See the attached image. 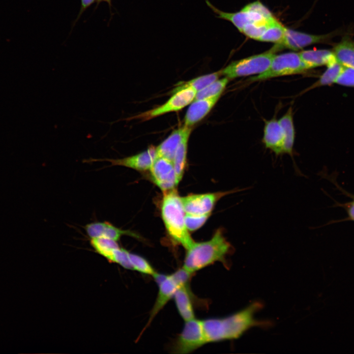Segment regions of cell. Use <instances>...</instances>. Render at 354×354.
I'll use <instances>...</instances> for the list:
<instances>
[{
  "label": "cell",
  "instance_id": "836d02e7",
  "mask_svg": "<svg viewBox=\"0 0 354 354\" xmlns=\"http://www.w3.org/2000/svg\"><path fill=\"white\" fill-rule=\"evenodd\" d=\"M344 206L346 209L349 219L354 221V200Z\"/></svg>",
  "mask_w": 354,
  "mask_h": 354
},
{
  "label": "cell",
  "instance_id": "ac0fdd59",
  "mask_svg": "<svg viewBox=\"0 0 354 354\" xmlns=\"http://www.w3.org/2000/svg\"><path fill=\"white\" fill-rule=\"evenodd\" d=\"M332 51L336 60L344 66L354 68V40L349 34L334 45Z\"/></svg>",
  "mask_w": 354,
  "mask_h": 354
},
{
  "label": "cell",
  "instance_id": "484cf974",
  "mask_svg": "<svg viewBox=\"0 0 354 354\" xmlns=\"http://www.w3.org/2000/svg\"><path fill=\"white\" fill-rule=\"evenodd\" d=\"M286 29V28L274 17L265 32L258 40L279 43L282 40Z\"/></svg>",
  "mask_w": 354,
  "mask_h": 354
},
{
  "label": "cell",
  "instance_id": "9c48e42d",
  "mask_svg": "<svg viewBox=\"0 0 354 354\" xmlns=\"http://www.w3.org/2000/svg\"><path fill=\"white\" fill-rule=\"evenodd\" d=\"M197 91L193 88H187L172 94L164 104L142 114L127 118L149 119L167 113L179 111L193 101Z\"/></svg>",
  "mask_w": 354,
  "mask_h": 354
},
{
  "label": "cell",
  "instance_id": "d590c367",
  "mask_svg": "<svg viewBox=\"0 0 354 354\" xmlns=\"http://www.w3.org/2000/svg\"><path fill=\"white\" fill-rule=\"evenodd\" d=\"M352 198H353V200H354V196H353V197H352Z\"/></svg>",
  "mask_w": 354,
  "mask_h": 354
},
{
  "label": "cell",
  "instance_id": "d4e9b609",
  "mask_svg": "<svg viewBox=\"0 0 354 354\" xmlns=\"http://www.w3.org/2000/svg\"><path fill=\"white\" fill-rule=\"evenodd\" d=\"M90 244L96 252L109 261L114 251L119 247L117 241L104 237L91 238Z\"/></svg>",
  "mask_w": 354,
  "mask_h": 354
},
{
  "label": "cell",
  "instance_id": "e0dca14e",
  "mask_svg": "<svg viewBox=\"0 0 354 354\" xmlns=\"http://www.w3.org/2000/svg\"><path fill=\"white\" fill-rule=\"evenodd\" d=\"M298 54L306 70L322 65H327L336 59L332 50H309L303 51Z\"/></svg>",
  "mask_w": 354,
  "mask_h": 354
},
{
  "label": "cell",
  "instance_id": "e575fe53",
  "mask_svg": "<svg viewBox=\"0 0 354 354\" xmlns=\"http://www.w3.org/2000/svg\"><path fill=\"white\" fill-rule=\"evenodd\" d=\"M96 7L102 2H107L108 5L110 9L111 12V9H112V0H96Z\"/></svg>",
  "mask_w": 354,
  "mask_h": 354
},
{
  "label": "cell",
  "instance_id": "2e32d148",
  "mask_svg": "<svg viewBox=\"0 0 354 354\" xmlns=\"http://www.w3.org/2000/svg\"><path fill=\"white\" fill-rule=\"evenodd\" d=\"M191 127L183 125L174 130L171 134L157 147L156 152L157 157H163L173 162L177 149L183 136Z\"/></svg>",
  "mask_w": 354,
  "mask_h": 354
},
{
  "label": "cell",
  "instance_id": "8fae6325",
  "mask_svg": "<svg viewBox=\"0 0 354 354\" xmlns=\"http://www.w3.org/2000/svg\"><path fill=\"white\" fill-rule=\"evenodd\" d=\"M149 170L151 180L163 192L176 188L177 183L173 162L157 157Z\"/></svg>",
  "mask_w": 354,
  "mask_h": 354
},
{
  "label": "cell",
  "instance_id": "52a82bcc",
  "mask_svg": "<svg viewBox=\"0 0 354 354\" xmlns=\"http://www.w3.org/2000/svg\"><path fill=\"white\" fill-rule=\"evenodd\" d=\"M251 187L236 188L230 190L200 194H189L181 197L185 212L202 215L211 213L217 202L224 196L246 190Z\"/></svg>",
  "mask_w": 354,
  "mask_h": 354
},
{
  "label": "cell",
  "instance_id": "3957f363",
  "mask_svg": "<svg viewBox=\"0 0 354 354\" xmlns=\"http://www.w3.org/2000/svg\"><path fill=\"white\" fill-rule=\"evenodd\" d=\"M161 216L171 238L186 250L194 241L185 223V211L176 188L164 192L161 207Z\"/></svg>",
  "mask_w": 354,
  "mask_h": 354
},
{
  "label": "cell",
  "instance_id": "f546056e",
  "mask_svg": "<svg viewBox=\"0 0 354 354\" xmlns=\"http://www.w3.org/2000/svg\"><path fill=\"white\" fill-rule=\"evenodd\" d=\"M211 213L195 215L186 213L184 220L187 230L190 231H194L200 228L206 221Z\"/></svg>",
  "mask_w": 354,
  "mask_h": 354
},
{
  "label": "cell",
  "instance_id": "9a60e30c",
  "mask_svg": "<svg viewBox=\"0 0 354 354\" xmlns=\"http://www.w3.org/2000/svg\"><path fill=\"white\" fill-rule=\"evenodd\" d=\"M263 142L266 148L276 155L283 154L284 135L278 120L273 118L265 122Z\"/></svg>",
  "mask_w": 354,
  "mask_h": 354
},
{
  "label": "cell",
  "instance_id": "d6986e66",
  "mask_svg": "<svg viewBox=\"0 0 354 354\" xmlns=\"http://www.w3.org/2000/svg\"><path fill=\"white\" fill-rule=\"evenodd\" d=\"M173 298L179 315L185 321L195 318L192 298L187 284L179 286Z\"/></svg>",
  "mask_w": 354,
  "mask_h": 354
},
{
  "label": "cell",
  "instance_id": "8992f818",
  "mask_svg": "<svg viewBox=\"0 0 354 354\" xmlns=\"http://www.w3.org/2000/svg\"><path fill=\"white\" fill-rule=\"evenodd\" d=\"M207 343L202 320L195 318L185 321L183 329L174 342L172 352L175 354H189Z\"/></svg>",
  "mask_w": 354,
  "mask_h": 354
},
{
  "label": "cell",
  "instance_id": "7c38bea8",
  "mask_svg": "<svg viewBox=\"0 0 354 354\" xmlns=\"http://www.w3.org/2000/svg\"><path fill=\"white\" fill-rule=\"evenodd\" d=\"M156 147L150 146L146 150L122 158L90 159L87 162L107 161L112 166H121L138 171L149 170L157 158Z\"/></svg>",
  "mask_w": 354,
  "mask_h": 354
},
{
  "label": "cell",
  "instance_id": "4dcf8cb0",
  "mask_svg": "<svg viewBox=\"0 0 354 354\" xmlns=\"http://www.w3.org/2000/svg\"><path fill=\"white\" fill-rule=\"evenodd\" d=\"M109 261L117 263L126 269L133 270L129 258V252L123 248L119 247L116 249Z\"/></svg>",
  "mask_w": 354,
  "mask_h": 354
},
{
  "label": "cell",
  "instance_id": "30bf717a",
  "mask_svg": "<svg viewBox=\"0 0 354 354\" xmlns=\"http://www.w3.org/2000/svg\"><path fill=\"white\" fill-rule=\"evenodd\" d=\"M152 277L158 283L159 290L157 298L149 313L148 320L145 329L149 326L155 317L168 302L173 298L175 292L180 286L173 273L170 275H162L156 272Z\"/></svg>",
  "mask_w": 354,
  "mask_h": 354
},
{
  "label": "cell",
  "instance_id": "d6a6232c",
  "mask_svg": "<svg viewBox=\"0 0 354 354\" xmlns=\"http://www.w3.org/2000/svg\"><path fill=\"white\" fill-rule=\"evenodd\" d=\"M241 10L245 11L257 13L267 19L273 17L270 11L259 1L246 5Z\"/></svg>",
  "mask_w": 354,
  "mask_h": 354
},
{
  "label": "cell",
  "instance_id": "7402d4cb",
  "mask_svg": "<svg viewBox=\"0 0 354 354\" xmlns=\"http://www.w3.org/2000/svg\"><path fill=\"white\" fill-rule=\"evenodd\" d=\"M191 130H189L183 136L174 156L173 164L177 184L183 177L186 166L187 145Z\"/></svg>",
  "mask_w": 354,
  "mask_h": 354
},
{
  "label": "cell",
  "instance_id": "f1b7e54d",
  "mask_svg": "<svg viewBox=\"0 0 354 354\" xmlns=\"http://www.w3.org/2000/svg\"><path fill=\"white\" fill-rule=\"evenodd\" d=\"M129 258L133 270L152 276L156 273L149 262L143 257L129 252Z\"/></svg>",
  "mask_w": 354,
  "mask_h": 354
},
{
  "label": "cell",
  "instance_id": "603a6c76",
  "mask_svg": "<svg viewBox=\"0 0 354 354\" xmlns=\"http://www.w3.org/2000/svg\"><path fill=\"white\" fill-rule=\"evenodd\" d=\"M221 75V70L212 73L199 76L186 82H181L176 84V87L172 90V94L187 88H193L199 91L211 83L218 79Z\"/></svg>",
  "mask_w": 354,
  "mask_h": 354
},
{
  "label": "cell",
  "instance_id": "5bb4252c",
  "mask_svg": "<svg viewBox=\"0 0 354 354\" xmlns=\"http://www.w3.org/2000/svg\"><path fill=\"white\" fill-rule=\"evenodd\" d=\"M221 94L193 101L186 113L184 125L191 127L201 120L215 105Z\"/></svg>",
  "mask_w": 354,
  "mask_h": 354
},
{
  "label": "cell",
  "instance_id": "5b68a950",
  "mask_svg": "<svg viewBox=\"0 0 354 354\" xmlns=\"http://www.w3.org/2000/svg\"><path fill=\"white\" fill-rule=\"evenodd\" d=\"M306 70L298 53H286L275 55L266 71L250 78L249 80L251 81L265 80L278 76L298 74Z\"/></svg>",
  "mask_w": 354,
  "mask_h": 354
},
{
  "label": "cell",
  "instance_id": "277c9868",
  "mask_svg": "<svg viewBox=\"0 0 354 354\" xmlns=\"http://www.w3.org/2000/svg\"><path fill=\"white\" fill-rule=\"evenodd\" d=\"M275 54L272 50L233 61L221 70L229 79L261 74L269 67Z\"/></svg>",
  "mask_w": 354,
  "mask_h": 354
},
{
  "label": "cell",
  "instance_id": "6da1fadb",
  "mask_svg": "<svg viewBox=\"0 0 354 354\" xmlns=\"http://www.w3.org/2000/svg\"><path fill=\"white\" fill-rule=\"evenodd\" d=\"M261 307L260 303L255 302L226 317L202 320L207 343L239 338L247 330L259 323L255 319L254 315Z\"/></svg>",
  "mask_w": 354,
  "mask_h": 354
},
{
  "label": "cell",
  "instance_id": "ffe728a7",
  "mask_svg": "<svg viewBox=\"0 0 354 354\" xmlns=\"http://www.w3.org/2000/svg\"><path fill=\"white\" fill-rule=\"evenodd\" d=\"M207 5L217 16V17L228 20L233 24L240 31L247 24L253 22L252 14L250 12L241 10L235 13H229L222 11L208 0H206Z\"/></svg>",
  "mask_w": 354,
  "mask_h": 354
},
{
  "label": "cell",
  "instance_id": "44dd1931",
  "mask_svg": "<svg viewBox=\"0 0 354 354\" xmlns=\"http://www.w3.org/2000/svg\"><path fill=\"white\" fill-rule=\"evenodd\" d=\"M278 121L282 129L284 135L283 154H288L292 156L295 132L291 107Z\"/></svg>",
  "mask_w": 354,
  "mask_h": 354
},
{
  "label": "cell",
  "instance_id": "1f68e13d",
  "mask_svg": "<svg viewBox=\"0 0 354 354\" xmlns=\"http://www.w3.org/2000/svg\"><path fill=\"white\" fill-rule=\"evenodd\" d=\"M335 84L347 87H354V68L344 66Z\"/></svg>",
  "mask_w": 354,
  "mask_h": 354
},
{
  "label": "cell",
  "instance_id": "ba28073f",
  "mask_svg": "<svg viewBox=\"0 0 354 354\" xmlns=\"http://www.w3.org/2000/svg\"><path fill=\"white\" fill-rule=\"evenodd\" d=\"M343 32L339 30L323 35H313L287 29L282 40L271 49L273 52L281 48L298 50L307 46L320 43H329L332 39Z\"/></svg>",
  "mask_w": 354,
  "mask_h": 354
},
{
  "label": "cell",
  "instance_id": "cb8c5ba5",
  "mask_svg": "<svg viewBox=\"0 0 354 354\" xmlns=\"http://www.w3.org/2000/svg\"><path fill=\"white\" fill-rule=\"evenodd\" d=\"M327 68L319 79L310 88L318 87L330 85L335 83L340 74L343 66L335 59L327 65Z\"/></svg>",
  "mask_w": 354,
  "mask_h": 354
},
{
  "label": "cell",
  "instance_id": "83f0119b",
  "mask_svg": "<svg viewBox=\"0 0 354 354\" xmlns=\"http://www.w3.org/2000/svg\"><path fill=\"white\" fill-rule=\"evenodd\" d=\"M274 18L261 22H252L245 25L240 31L248 37L258 40L266 30L270 21Z\"/></svg>",
  "mask_w": 354,
  "mask_h": 354
},
{
  "label": "cell",
  "instance_id": "7a4b0ae2",
  "mask_svg": "<svg viewBox=\"0 0 354 354\" xmlns=\"http://www.w3.org/2000/svg\"><path fill=\"white\" fill-rule=\"evenodd\" d=\"M233 247L224 236V230H216L211 239L203 242H194L186 249L182 268L191 274L216 262H225Z\"/></svg>",
  "mask_w": 354,
  "mask_h": 354
},
{
  "label": "cell",
  "instance_id": "4316f807",
  "mask_svg": "<svg viewBox=\"0 0 354 354\" xmlns=\"http://www.w3.org/2000/svg\"><path fill=\"white\" fill-rule=\"evenodd\" d=\"M228 82L229 78L226 77L221 79H217L202 89L198 91L193 101L221 94Z\"/></svg>",
  "mask_w": 354,
  "mask_h": 354
},
{
  "label": "cell",
  "instance_id": "4fadbf2b",
  "mask_svg": "<svg viewBox=\"0 0 354 354\" xmlns=\"http://www.w3.org/2000/svg\"><path fill=\"white\" fill-rule=\"evenodd\" d=\"M84 229L90 238L104 237L118 241L123 235L139 238L135 233L118 228L108 221L92 222L87 224Z\"/></svg>",
  "mask_w": 354,
  "mask_h": 354
}]
</instances>
